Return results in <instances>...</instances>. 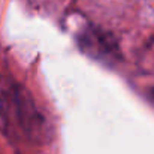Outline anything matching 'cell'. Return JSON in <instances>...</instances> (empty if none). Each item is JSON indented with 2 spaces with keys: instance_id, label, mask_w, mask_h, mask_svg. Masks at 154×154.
<instances>
[{
  "instance_id": "6da1fadb",
  "label": "cell",
  "mask_w": 154,
  "mask_h": 154,
  "mask_svg": "<svg viewBox=\"0 0 154 154\" xmlns=\"http://www.w3.org/2000/svg\"><path fill=\"white\" fill-rule=\"evenodd\" d=\"M11 129L20 132L30 142L44 144L51 138V126L32 94L14 82L11 94Z\"/></svg>"
},
{
  "instance_id": "277c9868",
  "label": "cell",
  "mask_w": 154,
  "mask_h": 154,
  "mask_svg": "<svg viewBox=\"0 0 154 154\" xmlns=\"http://www.w3.org/2000/svg\"><path fill=\"white\" fill-rule=\"evenodd\" d=\"M150 99H151V100H153V103H154V88L150 91Z\"/></svg>"
},
{
  "instance_id": "7a4b0ae2",
  "label": "cell",
  "mask_w": 154,
  "mask_h": 154,
  "mask_svg": "<svg viewBox=\"0 0 154 154\" xmlns=\"http://www.w3.org/2000/svg\"><path fill=\"white\" fill-rule=\"evenodd\" d=\"M79 48L94 60H99L105 64H114L120 60V51L117 41L102 30L88 29L81 33L78 39Z\"/></svg>"
},
{
  "instance_id": "3957f363",
  "label": "cell",
  "mask_w": 154,
  "mask_h": 154,
  "mask_svg": "<svg viewBox=\"0 0 154 154\" xmlns=\"http://www.w3.org/2000/svg\"><path fill=\"white\" fill-rule=\"evenodd\" d=\"M14 81L0 75V133L5 136L12 135L11 129V94Z\"/></svg>"
}]
</instances>
